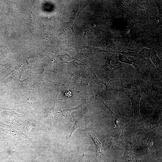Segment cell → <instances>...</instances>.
Returning a JSON list of instances; mask_svg holds the SVG:
<instances>
[{"mask_svg": "<svg viewBox=\"0 0 162 162\" xmlns=\"http://www.w3.org/2000/svg\"><path fill=\"white\" fill-rule=\"evenodd\" d=\"M89 137L93 140L96 147V158L92 162H100L102 157L101 143L96 136L93 134L89 133Z\"/></svg>", "mask_w": 162, "mask_h": 162, "instance_id": "cell-1", "label": "cell"}, {"mask_svg": "<svg viewBox=\"0 0 162 162\" xmlns=\"http://www.w3.org/2000/svg\"><path fill=\"white\" fill-rule=\"evenodd\" d=\"M74 120V126L71 129L70 135L68 137V139H69L74 132L76 129L78 128L82 127L84 126L82 116H81L80 117Z\"/></svg>", "mask_w": 162, "mask_h": 162, "instance_id": "cell-2", "label": "cell"}, {"mask_svg": "<svg viewBox=\"0 0 162 162\" xmlns=\"http://www.w3.org/2000/svg\"><path fill=\"white\" fill-rule=\"evenodd\" d=\"M81 107V106H79L77 107L73 108L68 109H64L61 111V112L64 117L69 119L73 122L71 116V112L72 111L80 108Z\"/></svg>", "mask_w": 162, "mask_h": 162, "instance_id": "cell-3", "label": "cell"}]
</instances>
